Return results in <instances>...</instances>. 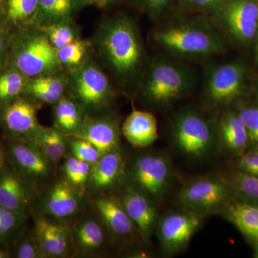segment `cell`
I'll list each match as a JSON object with an SVG mask.
<instances>
[{
  "instance_id": "6da1fadb",
  "label": "cell",
  "mask_w": 258,
  "mask_h": 258,
  "mask_svg": "<svg viewBox=\"0 0 258 258\" xmlns=\"http://www.w3.org/2000/svg\"><path fill=\"white\" fill-rule=\"evenodd\" d=\"M152 39L161 52L184 61L210 58L227 47L225 37L205 15L190 14L163 24Z\"/></svg>"
},
{
  "instance_id": "7a4b0ae2",
  "label": "cell",
  "mask_w": 258,
  "mask_h": 258,
  "mask_svg": "<svg viewBox=\"0 0 258 258\" xmlns=\"http://www.w3.org/2000/svg\"><path fill=\"white\" fill-rule=\"evenodd\" d=\"M102 60L120 82L138 81L148 63L138 27L128 15L107 18L95 37Z\"/></svg>"
},
{
  "instance_id": "3957f363",
  "label": "cell",
  "mask_w": 258,
  "mask_h": 258,
  "mask_svg": "<svg viewBox=\"0 0 258 258\" xmlns=\"http://www.w3.org/2000/svg\"><path fill=\"white\" fill-rule=\"evenodd\" d=\"M138 82L140 96L154 108H166L189 95L197 82L186 61L160 52L148 62Z\"/></svg>"
},
{
  "instance_id": "277c9868",
  "label": "cell",
  "mask_w": 258,
  "mask_h": 258,
  "mask_svg": "<svg viewBox=\"0 0 258 258\" xmlns=\"http://www.w3.org/2000/svg\"><path fill=\"white\" fill-rule=\"evenodd\" d=\"M10 59L12 66L28 79L57 74L62 69L57 49L40 28L24 30L12 39Z\"/></svg>"
},
{
  "instance_id": "5b68a950",
  "label": "cell",
  "mask_w": 258,
  "mask_h": 258,
  "mask_svg": "<svg viewBox=\"0 0 258 258\" xmlns=\"http://www.w3.org/2000/svg\"><path fill=\"white\" fill-rule=\"evenodd\" d=\"M171 135L180 152L196 159L208 157L219 142L217 122L191 108L174 115Z\"/></svg>"
},
{
  "instance_id": "8992f818",
  "label": "cell",
  "mask_w": 258,
  "mask_h": 258,
  "mask_svg": "<svg viewBox=\"0 0 258 258\" xmlns=\"http://www.w3.org/2000/svg\"><path fill=\"white\" fill-rule=\"evenodd\" d=\"M247 78L248 69L242 61L210 64L204 73V101L212 109L229 106L243 94Z\"/></svg>"
},
{
  "instance_id": "52a82bcc",
  "label": "cell",
  "mask_w": 258,
  "mask_h": 258,
  "mask_svg": "<svg viewBox=\"0 0 258 258\" xmlns=\"http://www.w3.org/2000/svg\"><path fill=\"white\" fill-rule=\"evenodd\" d=\"M67 87L82 111L90 113L104 109L114 98L109 79L101 68L89 58L77 69L70 71Z\"/></svg>"
},
{
  "instance_id": "ba28073f",
  "label": "cell",
  "mask_w": 258,
  "mask_h": 258,
  "mask_svg": "<svg viewBox=\"0 0 258 258\" xmlns=\"http://www.w3.org/2000/svg\"><path fill=\"white\" fill-rule=\"evenodd\" d=\"M233 196L227 181L216 176H200L185 183L177 200L181 208L203 217L224 212Z\"/></svg>"
},
{
  "instance_id": "9c48e42d",
  "label": "cell",
  "mask_w": 258,
  "mask_h": 258,
  "mask_svg": "<svg viewBox=\"0 0 258 258\" xmlns=\"http://www.w3.org/2000/svg\"><path fill=\"white\" fill-rule=\"evenodd\" d=\"M210 17L227 42L240 46L253 43L258 28L257 0H225Z\"/></svg>"
},
{
  "instance_id": "30bf717a",
  "label": "cell",
  "mask_w": 258,
  "mask_h": 258,
  "mask_svg": "<svg viewBox=\"0 0 258 258\" xmlns=\"http://www.w3.org/2000/svg\"><path fill=\"white\" fill-rule=\"evenodd\" d=\"M154 203L161 201L170 187L172 168L169 159L157 153H147L134 158L125 169V178Z\"/></svg>"
},
{
  "instance_id": "8fae6325",
  "label": "cell",
  "mask_w": 258,
  "mask_h": 258,
  "mask_svg": "<svg viewBox=\"0 0 258 258\" xmlns=\"http://www.w3.org/2000/svg\"><path fill=\"white\" fill-rule=\"evenodd\" d=\"M203 217L189 210L166 214L158 220L156 232L161 248L176 254L186 248L201 225Z\"/></svg>"
},
{
  "instance_id": "7c38bea8",
  "label": "cell",
  "mask_w": 258,
  "mask_h": 258,
  "mask_svg": "<svg viewBox=\"0 0 258 258\" xmlns=\"http://www.w3.org/2000/svg\"><path fill=\"white\" fill-rule=\"evenodd\" d=\"M37 111L35 100L19 96L3 106L2 123L14 140L28 142L41 126L37 120Z\"/></svg>"
},
{
  "instance_id": "4fadbf2b",
  "label": "cell",
  "mask_w": 258,
  "mask_h": 258,
  "mask_svg": "<svg viewBox=\"0 0 258 258\" xmlns=\"http://www.w3.org/2000/svg\"><path fill=\"white\" fill-rule=\"evenodd\" d=\"M6 154L12 167L32 184L50 175L52 163L32 142L13 141L7 148Z\"/></svg>"
},
{
  "instance_id": "5bb4252c",
  "label": "cell",
  "mask_w": 258,
  "mask_h": 258,
  "mask_svg": "<svg viewBox=\"0 0 258 258\" xmlns=\"http://www.w3.org/2000/svg\"><path fill=\"white\" fill-rule=\"evenodd\" d=\"M34 184L13 167L0 171V206L27 217L35 200Z\"/></svg>"
},
{
  "instance_id": "9a60e30c",
  "label": "cell",
  "mask_w": 258,
  "mask_h": 258,
  "mask_svg": "<svg viewBox=\"0 0 258 258\" xmlns=\"http://www.w3.org/2000/svg\"><path fill=\"white\" fill-rule=\"evenodd\" d=\"M119 199L139 235L149 240L159 219L155 203L128 184Z\"/></svg>"
},
{
  "instance_id": "2e32d148",
  "label": "cell",
  "mask_w": 258,
  "mask_h": 258,
  "mask_svg": "<svg viewBox=\"0 0 258 258\" xmlns=\"http://www.w3.org/2000/svg\"><path fill=\"white\" fill-rule=\"evenodd\" d=\"M120 128L118 122L108 117L83 118L79 130L72 137L88 141L101 155L119 149Z\"/></svg>"
},
{
  "instance_id": "e0dca14e",
  "label": "cell",
  "mask_w": 258,
  "mask_h": 258,
  "mask_svg": "<svg viewBox=\"0 0 258 258\" xmlns=\"http://www.w3.org/2000/svg\"><path fill=\"white\" fill-rule=\"evenodd\" d=\"M81 204L79 190L62 179L54 183L47 191L43 210L50 218L64 220L75 216L79 212Z\"/></svg>"
},
{
  "instance_id": "ac0fdd59",
  "label": "cell",
  "mask_w": 258,
  "mask_h": 258,
  "mask_svg": "<svg viewBox=\"0 0 258 258\" xmlns=\"http://www.w3.org/2000/svg\"><path fill=\"white\" fill-rule=\"evenodd\" d=\"M93 208L102 225L113 237L126 238L138 234L119 198L101 195L93 202Z\"/></svg>"
},
{
  "instance_id": "d6986e66",
  "label": "cell",
  "mask_w": 258,
  "mask_h": 258,
  "mask_svg": "<svg viewBox=\"0 0 258 258\" xmlns=\"http://www.w3.org/2000/svg\"><path fill=\"white\" fill-rule=\"evenodd\" d=\"M126 166L119 149L103 154L91 167L87 185L93 192H103L125 179Z\"/></svg>"
},
{
  "instance_id": "ffe728a7",
  "label": "cell",
  "mask_w": 258,
  "mask_h": 258,
  "mask_svg": "<svg viewBox=\"0 0 258 258\" xmlns=\"http://www.w3.org/2000/svg\"><path fill=\"white\" fill-rule=\"evenodd\" d=\"M121 132L127 141L134 147H149L157 140V121L149 111L134 110L125 118Z\"/></svg>"
},
{
  "instance_id": "44dd1931",
  "label": "cell",
  "mask_w": 258,
  "mask_h": 258,
  "mask_svg": "<svg viewBox=\"0 0 258 258\" xmlns=\"http://www.w3.org/2000/svg\"><path fill=\"white\" fill-rule=\"evenodd\" d=\"M218 140L222 147L237 157L249 147L248 135L237 111H227L217 121Z\"/></svg>"
},
{
  "instance_id": "7402d4cb",
  "label": "cell",
  "mask_w": 258,
  "mask_h": 258,
  "mask_svg": "<svg viewBox=\"0 0 258 258\" xmlns=\"http://www.w3.org/2000/svg\"><path fill=\"white\" fill-rule=\"evenodd\" d=\"M88 5V0H38L31 27L43 28L62 20L74 19L75 15Z\"/></svg>"
},
{
  "instance_id": "603a6c76",
  "label": "cell",
  "mask_w": 258,
  "mask_h": 258,
  "mask_svg": "<svg viewBox=\"0 0 258 258\" xmlns=\"http://www.w3.org/2000/svg\"><path fill=\"white\" fill-rule=\"evenodd\" d=\"M68 77L60 73L29 79L24 93L35 101L55 104L64 96Z\"/></svg>"
},
{
  "instance_id": "cb8c5ba5",
  "label": "cell",
  "mask_w": 258,
  "mask_h": 258,
  "mask_svg": "<svg viewBox=\"0 0 258 258\" xmlns=\"http://www.w3.org/2000/svg\"><path fill=\"white\" fill-rule=\"evenodd\" d=\"M223 212L247 240L254 244L258 242V203L232 201Z\"/></svg>"
},
{
  "instance_id": "d4e9b609",
  "label": "cell",
  "mask_w": 258,
  "mask_h": 258,
  "mask_svg": "<svg viewBox=\"0 0 258 258\" xmlns=\"http://www.w3.org/2000/svg\"><path fill=\"white\" fill-rule=\"evenodd\" d=\"M103 225L93 217L83 219L73 231L75 246L83 254L98 252L105 243V231Z\"/></svg>"
},
{
  "instance_id": "484cf974",
  "label": "cell",
  "mask_w": 258,
  "mask_h": 258,
  "mask_svg": "<svg viewBox=\"0 0 258 258\" xmlns=\"http://www.w3.org/2000/svg\"><path fill=\"white\" fill-rule=\"evenodd\" d=\"M28 142L35 144L52 165L58 164L66 154L67 148L66 135L56 128L41 125Z\"/></svg>"
},
{
  "instance_id": "4316f807",
  "label": "cell",
  "mask_w": 258,
  "mask_h": 258,
  "mask_svg": "<svg viewBox=\"0 0 258 258\" xmlns=\"http://www.w3.org/2000/svg\"><path fill=\"white\" fill-rule=\"evenodd\" d=\"M38 0H2V22L7 26H32L37 13Z\"/></svg>"
},
{
  "instance_id": "83f0119b",
  "label": "cell",
  "mask_w": 258,
  "mask_h": 258,
  "mask_svg": "<svg viewBox=\"0 0 258 258\" xmlns=\"http://www.w3.org/2000/svg\"><path fill=\"white\" fill-rule=\"evenodd\" d=\"M55 128L64 135L73 136L82 125V109L73 98L62 96L54 108Z\"/></svg>"
},
{
  "instance_id": "f1b7e54d",
  "label": "cell",
  "mask_w": 258,
  "mask_h": 258,
  "mask_svg": "<svg viewBox=\"0 0 258 258\" xmlns=\"http://www.w3.org/2000/svg\"><path fill=\"white\" fill-rule=\"evenodd\" d=\"M27 79L20 71L12 66L0 74V106L20 96L25 91Z\"/></svg>"
},
{
  "instance_id": "f546056e",
  "label": "cell",
  "mask_w": 258,
  "mask_h": 258,
  "mask_svg": "<svg viewBox=\"0 0 258 258\" xmlns=\"http://www.w3.org/2000/svg\"><path fill=\"white\" fill-rule=\"evenodd\" d=\"M34 232L45 257H60L55 235V221L48 217H40L35 221Z\"/></svg>"
},
{
  "instance_id": "4dcf8cb0",
  "label": "cell",
  "mask_w": 258,
  "mask_h": 258,
  "mask_svg": "<svg viewBox=\"0 0 258 258\" xmlns=\"http://www.w3.org/2000/svg\"><path fill=\"white\" fill-rule=\"evenodd\" d=\"M40 29L45 32L51 44L57 50L80 38L79 28L73 19L62 20Z\"/></svg>"
},
{
  "instance_id": "1f68e13d",
  "label": "cell",
  "mask_w": 258,
  "mask_h": 258,
  "mask_svg": "<svg viewBox=\"0 0 258 258\" xmlns=\"http://www.w3.org/2000/svg\"><path fill=\"white\" fill-rule=\"evenodd\" d=\"M89 48V43L79 38L57 49V57L62 69L72 71L82 66L88 59Z\"/></svg>"
},
{
  "instance_id": "d6a6232c",
  "label": "cell",
  "mask_w": 258,
  "mask_h": 258,
  "mask_svg": "<svg viewBox=\"0 0 258 258\" xmlns=\"http://www.w3.org/2000/svg\"><path fill=\"white\" fill-rule=\"evenodd\" d=\"M227 182L234 195H239L245 201L258 203V176L236 171Z\"/></svg>"
},
{
  "instance_id": "836d02e7",
  "label": "cell",
  "mask_w": 258,
  "mask_h": 258,
  "mask_svg": "<svg viewBox=\"0 0 258 258\" xmlns=\"http://www.w3.org/2000/svg\"><path fill=\"white\" fill-rule=\"evenodd\" d=\"M91 164L79 160L73 156L67 158L63 166L66 179L80 191L85 186H87L91 176Z\"/></svg>"
},
{
  "instance_id": "e575fe53",
  "label": "cell",
  "mask_w": 258,
  "mask_h": 258,
  "mask_svg": "<svg viewBox=\"0 0 258 258\" xmlns=\"http://www.w3.org/2000/svg\"><path fill=\"white\" fill-rule=\"evenodd\" d=\"M27 217L0 206V244L9 242L25 225Z\"/></svg>"
},
{
  "instance_id": "d590c367",
  "label": "cell",
  "mask_w": 258,
  "mask_h": 258,
  "mask_svg": "<svg viewBox=\"0 0 258 258\" xmlns=\"http://www.w3.org/2000/svg\"><path fill=\"white\" fill-rule=\"evenodd\" d=\"M236 111L245 125L249 146H252V149H258V106L245 105Z\"/></svg>"
},
{
  "instance_id": "8d00e7d4",
  "label": "cell",
  "mask_w": 258,
  "mask_h": 258,
  "mask_svg": "<svg viewBox=\"0 0 258 258\" xmlns=\"http://www.w3.org/2000/svg\"><path fill=\"white\" fill-rule=\"evenodd\" d=\"M179 8L188 14H215L225 0H178Z\"/></svg>"
},
{
  "instance_id": "74e56055",
  "label": "cell",
  "mask_w": 258,
  "mask_h": 258,
  "mask_svg": "<svg viewBox=\"0 0 258 258\" xmlns=\"http://www.w3.org/2000/svg\"><path fill=\"white\" fill-rule=\"evenodd\" d=\"M70 146L73 157L87 162L91 165L95 164L101 157L98 149L84 139L74 137Z\"/></svg>"
},
{
  "instance_id": "f35d334b",
  "label": "cell",
  "mask_w": 258,
  "mask_h": 258,
  "mask_svg": "<svg viewBox=\"0 0 258 258\" xmlns=\"http://www.w3.org/2000/svg\"><path fill=\"white\" fill-rule=\"evenodd\" d=\"M15 257L18 258L45 257L35 232L24 236L17 244Z\"/></svg>"
},
{
  "instance_id": "ab89813d",
  "label": "cell",
  "mask_w": 258,
  "mask_h": 258,
  "mask_svg": "<svg viewBox=\"0 0 258 258\" xmlns=\"http://www.w3.org/2000/svg\"><path fill=\"white\" fill-rule=\"evenodd\" d=\"M236 166L237 171L258 176V149L246 151L238 156Z\"/></svg>"
},
{
  "instance_id": "60d3db41",
  "label": "cell",
  "mask_w": 258,
  "mask_h": 258,
  "mask_svg": "<svg viewBox=\"0 0 258 258\" xmlns=\"http://www.w3.org/2000/svg\"><path fill=\"white\" fill-rule=\"evenodd\" d=\"M174 0H136L140 8L154 20H159L170 8Z\"/></svg>"
},
{
  "instance_id": "b9f144b4",
  "label": "cell",
  "mask_w": 258,
  "mask_h": 258,
  "mask_svg": "<svg viewBox=\"0 0 258 258\" xmlns=\"http://www.w3.org/2000/svg\"><path fill=\"white\" fill-rule=\"evenodd\" d=\"M11 40H10L9 37L4 28L0 27V69L4 63L7 55L9 52Z\"/></svg>"
},
{
  "instance_id": "7bdbcfd3",
  "label": "cell",
  "mask_w": 258,
  "mask_h": 258,
  "mask_svg": "<svg viewBox=\"0 0 258 258\" xmlns=\"http://www.w3.org/2000/svg\"><path fill=\"white\" fill-rule=\"evenodd\" d=\"M88 1L89 5H95L100 8H105L115 4L120 0H88Z\"/></svg>"
},
{
  "instance_id": "ee69618b",
  "label": "cell",
  "mask_w": 258,
  "mask_h": 258,
  "mask_svg": "<svg viewBox=\"0 0 258 258\" xmlns=\"http://www.w3.org/2000/svg\"><path fill=\"white\" fill-rule=\"evenodd\" d=\"M7 154L6 151L3 147L1 144H0V171L5 167V160H6Z\"/></svg>"
},
{
  "instance_id": "f6af8a7d",
  "label": "cell",
  "mask_w": 258,
  "mask_h": 258,
  "mask_svg": "<svg viewBox=\"0 0 258 258\" xmlns=\"http://www.w3.org/2000/svg\"><path fill=\"white\" fill-rule=\"evenodd\" d=\"M10 257L9 252H8L6 249L0 247V258H8Z\"/></svg>"
},
{
  "instance_id": "bcb514c9",
  "label": "cell",
  "mask_w": 258,
  "mask_h": 258,
  "mask_svg": "<svg viewBox=\"0 0 258 258\" xmlns=\"http://www.w3.org/2000/svg\"><path fill=\"white\" fill-rule=\"evenodd\" d=\"M254 257L258 258V242L254 244Z\"/></svg>"
},
{
  "instance_id": "7dc6e473",
  "label": "cell",
  "mask_w": 258,
  "mask_h": 258,
  "mask_svg": "<svg viewBox=\"0 0 258 258\" xmlns=\"http://www.w3.org/2000/svg\"><path fill=\"white\" fill-rule=\"evenodd\" d=\"M254 88H255V92L256 94H257V96L258 98V76L257 79L255 80V84H254Z\"/></svg>"
},
{
  "instance_id": "c3c4849f",
  "label": "cell",
  "mask_w": 258,
  "mask_h": 258,
  "mask_svg": "<svg viewBox=\"0 0 258 258\" xmlns=\"http://www.w3.org/2000/svg\"><path fill=\"white\" fill-rule=\"evenodd\" d=\"M3 18V10H2V0H0V22H2Z\"/></svg>"
},
{
  "instance_id": "681fc988",
  "label": "cell",
  "mask_w": 258,
  "mask_h": 258,
  "mask_svg": "<svg viewBox=\"0 0 258 258\" xmlns=\"http://www.w3.org/2000/svg\"><path fill=\"white\" fill-rule=\"evenodd\" d=\"M257 2H258V0H257Z\"/></svg>"
}]
</instances>
